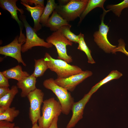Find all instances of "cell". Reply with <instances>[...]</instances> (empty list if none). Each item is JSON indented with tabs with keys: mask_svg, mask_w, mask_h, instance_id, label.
<instances>
[{
	"mask_svg": "<svg viewBox=\"0 0 128 128\" xmlns=\"http://www.w3.org/2000/svg\"><path fill=\"white\" fill-rule=\"evenodd\" d=\"M71 25L70 24L64 25L58 30L69 41L75 43H78L79 37L78 35H77L70 30Z\"/></svg>",
	"mask_w": 128,
	"mask_h": 128,
	"instance_id": "cb8c5ba5",
	"label": "cell"
},
{
	"mask_svg": "<svg viewBox=\"0 0 128 128\" xmlns=\"http://www.w3.org/2000/svg\"><path fill=\"white\" fill-rule=\"evenodd\" d=\"M107 12H104L101 18V23L99 27V30L93 34L94 41L100 48L105 53H113L117 47L111 44L107 38V34L109 27L104 21V17Z\"/></svg>",
	"mask_w": 128,
	"mask_h": 128,
	"instance_id": "ba28073f",
	"label": "cell"
},
{
	"mask_svg": "<svg viewBox=\"0 0 128 128\" xmlns=\"http://www.w3.org/2000/svg\"><path fill=\"white\" fill-rule=\"evenodd\" d=\"M88 0H70L64 5H57L55 9L68 22L80 17L85 9Z\"/></svg>",
	"mask_w": 128,
	"mask_h": 128,
	"instance_id": "277c9868",
	"label": "cell"
},
{
	"mask_svg": "<svg viewBox=\"0 0 128 128\" xmlns=\"http://www.w3.org/2000/svg\"><path fill=\"white\" fill-rule=\"evenodd\" d=\"M15 126L14 123L5 120L0 121V128H14Z\"/></svg>",
	"mask_w": 128,
	"mask_h": 128,
	"instance_id": "f1b7e54d",
	"label": "cell"
},
{
	"mask_svg": "<svg viewBox=\"0 0 128 128\" xmlns=\"http://www.w3.org/2000/svg\"><path fill=\"white\" fill-rule=\"evenodd\" d=\"M106 8L116 16L119 17L122 10L125 8H128V0H124L117 4L108 5Z\"/></svg>",
	"mask_w": 128,
	"mask_h": 128,
	"instance_id": "d4e9b609",
	"label": "cell"
},
{
	"mask_svg": "<svg viewBox=\"0 0 128 128\" xmlns=\"http://www.w3.org/2000/svg\"><path fill=\"white\" fill-rule=\"evenodd\" d=\"M58 117H56L53 119L50 126L48 128H58L57 122Z\"/></svg>",
	"mask_w": 128,
	"mask_h": 128,
	"instance_id": "4dcf8cb0",
	"label": "cell"
},
{
	"mask_svg": "<svg viewBox=\"0 0 128 128\" xmlns=\"http://www.w3.org/2000/svg\"><path fill=\"white\" fill-rule=\"evenodd\" d=\"M44 58L48 69L55 72L58 78H67L84 71L78 66L70 65L63 60L53 58L47 52L45 53Z\"/></svg>",
	"mask_w": 128,
	"mask_h": 128,
	"instance_id": "6da1fadb",
	"label": "cell"
},
{
	"mask_svg": "<svg viewBox=\"0 0 128 128\" xmlns=\"http://www.w3.org/2000/svg\"><path fill=\"white\" fill-rule=\"evenodd\" d=\"M19 36H17L10 43L0 47V54L5 56L10 57L15 59L18 63L26 66L22 59L21 55L22 46L23 45L19 40Z\"/></svg>",
	"mask_w": 128,
	"mask_h": 128,
	"instance_id": "30bf717a",
	"label": "cell"
},
{
	"mask_svg": "<svg viewBox=\"0 0 128 128\" xmlns=\"http://www.w3.org/2000/svg\"><path fill=\"white\" fill-rule=\"evenodd\" d=\"M32 128H41L38 125L37 123H36L32 124Z\"/></svg>",
	"mask_w": 128,
	"mask_h": 128,
	"instance_id": "d6a6232c",
	"label": "cell"
},
{
	"mask_svg": "<svg viewBox=\"0 0 128 128\" xmlns=\"http://www.w3.org/2000/svg\"><path fill=\"white\" fill-rule=\"evenodd\" d=\"M10 89L9 87H0V98L7 93L9 91Z\"/></svg>",
	"mask_w": 128,
	"mask_h": 128,
	"instance_id": "f546056e",
	"label": "cell"
},
{
	"mask_svg": "<svg viewBox=\"0 0 128 128\" xmlns=\"http://www.w3.org/2000/svg\"><path fill=\"white\" fill-rule=\"evenodd\" d=\"M78 35L79 40L77 49L85 53L87 56L88 63L91 64L95 63V62L91 55V51L87 46L85 41L84 35L80 32Z\"/></svg>",
	"mask_w": 128,
	"mask_h": 128,
	"instance_id": "7402d4cb",
	"label": "cell"
},
{
	"mask_svg": "<svg viewBox=\"0 0 128 128\" xmlns=\"http://www.w3.org/2000/svg\"><path fill=\"white\" fill-rule=\"evenodd\" d=\"M36 78L32 74L23 80L18 81L17 86L21 90V96L22 98L27 97L31 92L37 88L36 84Z\"/></svg>",
	"mask_w": 128,
	"mask_h": 128,
	"instance_id": "4fadbf2b",
	"label": "cell"
},
{
	"mask_svg": "<svg viewBox=\"0 0 128 128\" xmlns=\"http://www.w3.org/2000/svg\"><path fill=\"white\" fill-rule=\"evenodd\" d=\"M122 75L121 73L117 70L112 71L107 76L93 87L88 93L92 95L103 85L112 80L119 79Z\"/></svg>",
	"mask_w": 128,
	"mask_h": 128,
	"instance_id": "e0dca14e",
	"label": "cell"
},
{
	"mask_svg": "<svg viewBox=\"0 0 128 128\" xmlns=\"http://www.w3.org/2000/svg\"><path fill=\"white\" fill-rule=\"evenodd\" d=\"M69 0H59L58 1L59 4L62 5H65L68 3L70 1Z\"/></svg>",
	"mask_w": 128,
	"mask_h": 128,
	"instance_id": "1f68e13d",
	"label": "cell"
},
{
	"mask_svg": "<svg viewBox=\"0 0 128 128\" xmlns=\"http://www.w3.org/2000/svg\"><path fill=\"white\" fill-rule=\"evenodd\" d=\"M44 94L42 90L37 88L27 96L30 105L29 118L32 124L37 123L41 116V107L44 101Z\"/></svg>",
	"mask_w": 128,
	"mask_h": 128,
	"instance_id": "52a82bcc",
	"label": "cell"
},
{
	"mask_svg": "<svg viewBox=\"0 0 128 128\" xmlns=\"http://www.w3.org/2000/svg\"><path fill=\"white\" fill-rule=\"evenodd\" d=\"M8 79L4 75L2 72H0V87H9L10 85Z\"/></svg>",
	"mask_w": 128,
	"mask_h": 128,
	"instance_id": "83f0119b",
	"label": "cell"
},
{
	"mask_svg": "<svg viewBox=\"0 0 128 128\" xmlns=\"http://www.w3.org/2000/svg\"><path fill=\"white\" fill-rule=\"evenodd\" d=\"M17 0H0V6L4 10H7L11 14L12 18L16 20L18 24L20 30H22L23 23L20 20L17 14V11H18L20 14H23L24 11L22 9L18 8L16 6Z\"/></svg>",
	"mask_w": 128,
	"mask_h": 128,
	"instance_id": "7c38bea8",
	"label": "cell"
},
{
	"mask_svg": "<svg viewBox=\"0 0 128 128\" xmlns=\"http://www.w3.org/2000/svg\"><path fill=\"white\" fill-rule=\"evenodd\" d=\"M69 24L55 10L48 19L45 26L54 32L58 30L62 26Z\"/></svg>",
	"mask_w": 128,
	"mask_h": 128,
	"instance_id": "9a60e30c",
	"label": "cell"
},
{
	"mask_svg": "<svg viewBox=\"0 0 128 128\" xmlns=\"http://www.w3.org/2000/svg\"><path fill=\"white\" fill-rule=\"evenodd\" d=\"M21 3L26 8L25 9L31 14L34 21L33 28L36 32L40 29L42 27L40 23L41 18L44 11L45 7L38 5L34 7H31L29 5L24 3L21 2Z\"/></svg>",
	"mask_w": 128,
	"mask_h": 128,
	"instance_id": "5bb4252c",
	"label": "cell"
},
{
	"mask_svg": "<svg viewBox=\"0 0 128 128\" xmlns=\"http://www.w3.org/2000/svg\"><path fill=\"white\" fill-rule=\"evenodd\" d=\"M2 72L4 75L8 79H14L18 81L23 80L30 75L27 72L23 71L21 66L19 65Z\"/></svg>",
	"mask_w": 128,
	"mask_h": 128,
	"instance_id": "2e32d148",
	"label": "cell"
},
{
	"mask_svg": "<svg viewBox=\"0 0 128 128\" xmlns=\"http://www.w3.org/2000/svg\"><path fill=\"white\" fill-rule=\"evenodd\" d=\"M43 103L42 115L38 120V125L41 128H48L54 119L62 113L61 106L59 101L54 97L44 101Z\"/></svg>",
	"mask_w": 128,
	"mask_h": 128,
	"instance_id": "3957f363",
	"label": "cell"
},
{
	"mask_svg": "<svg viewBox=\"0 0 128 128\" xmlns=\"http://www.w3.org/2000/svg\"><path fill=\"white\" fill-rule=\"evenodd\" d=\"M46 42L55 47L58 54V59L63 60L68 63L73 61L71 56L67 53V46H72L73 43L69 41L58 30L54 32L46 40Z\"/></svg>",
	"mask_w": 128,
	"mask_h": 128,
	"instance_id": "8992f818",
	"label": "cell"
},
{
	"mask_svg": "<svg viewBox=\"0 0 128 128\" xmlns=\"http://www.w3.org/2000/svg\"><path fill=\"white\" fill-rule=\"evenodd\" d=\"M92 72L90 71H84L79 74L73 75L68 77L58 78L54 80L55 83L68 91L72 92L76 86L87 78L92 75Z\"/></svg>",
	"mask_w": 128,
	"mask_h": 128,
	"instance_id": "9c48e42d",
	"label": "cell"
},
{
	"mask_svg": "<svg viewBox=\"0 0 128 128\" xmlns=\"http://www.w3.org/2000/svg\"><path fill=\"white\" fill-rule=\"evenodd\" d=\"M19 113V110L16 109L15 107H9L3 114L0 115V121L5 120L12 122Z\"/></svg>",
	"mask_w": 128,
	"mask_h": 128,
	"instance_id": "603a6c76",
	"label": "cell"
},
{
	"mask_svg": "<svg viewBox=\"0 0 128 128\" xmlns=\"http://www.w3.org/2000/svg\"><path fill=\"white\" fill-rule=\"evenodd\" d=\"M58 4L54 0H48L43 12L41 18L40 23L42 26H45L49 16L55 9Z\"/></svg>",
	"mask_w": 128,
	"mask_h": 128,
	"instance_id": "ffe728a7",
	"label": "cell"
},
{
	"mask_svg": "<svg viewBox=\"0 0 128 128\" xmlns=\"http://www.w3.org/2000/svg\"><path fill=\"white\" fill-rule=\"evenodd\" d=\"M43 85L46 89L51 91L57 96L61 105L62 113L65 115L69 114L74 102L70 92L56 84L53 78L45 80Z\"/></svg>",
	"mask_w": 128,
	"mask_h": 128,
	"instance_id": "7a4b0ae2",
	"label": "cell"
},
{
	"mask_svg": "<svg viewBox=\"0 0 128 128\" xmlns=\"http://www.w3.org/2000/svg\"><path fill=\"white\" fill-rule=\"evenodd\" d=\"M91 96L88 93L85 95L81 100L74 103L71 110L72 116L66 126V128L74 127L78 122L82 118L85 105Z\"/></svg>",
	"mask_w": 128,
	"mask_h": 128,
	"instance_id": "8fae6325",
	"label": "cell"
},
{
	"mask_svg": "<svg viewBox=\"0 0 128 128\" xmlns=\"http://www.w3.org/2000/svg\"><path fill=\"white\" fill-rule=\"evenodd\" d=\"M19 17L25 28L26 36V42L22 46L21 52H25L35 46H40L47 48L53 47L52 44L45 41L43 39L38 36L33 28L27 22L25 16L20 14Z\"/></svg>",
	"mask_w": 128,
	"mask_h": 128,
	"instance_id": "5b68a950",
	"label": "cell"
},
{
	"mask_svg": "<svg viewBox=\"0 0 128 128\" xmlns=\"http://www.w3.org/2000/svg\"><path fill=\"white\" fill-rule=\"evenodd\" d=\"M18 92V88L17 86H12L9 92L0 98V106L6 108L10 107L15 95Z\"/></svg>",
	"mask_w": 128,
	"mask_h": 128,
	"instance_id": "d6986e66",
	"label": "cell"
},
{
	"mask_svg": "<svg viewBox=\"0 0 128 128\" xmlns=\"http://www.w3.org/2000/svg\"><path fill=\"white\" fill-rule=\"evenodd\" d=\"M34 70L32 74L37 78L43 76L48 68L44 58L38 59H34Z\"/></svg>",
	"mask_w": 128,
	"mask_h": 128,
	"instance_id": "44dd1931",
	"label": "cell"
},
{
	"mask_svg": "<svg viewBox=\"0 0 128 128\" xmlns=\"http://www.w3.org/2000/svg\"><path fill=\"white\" fill-rule=\"evenodd\" d=\"M14 128H21L18 126L15 127Z\"/></svg>",
	"mask_w": 128,
	"mask_h": 128,
	"instance_id": "836d02e7",
	"label": "cell"
},
{
	"mask_svg": "<svg viewBox=\"0 0 128 128\" xmlns=\"http://www.w3.org/2000/svg\"><path fill=\"white\" fill-rule=\"evenodd\" d=\"M105 0H88L87 5L83 12L80 17L79 23H80L87 15L91 10L94 8L99 7L102 9L103 12L109 11V10H106L104 7V4Z\"/></svg>",
	"mask_w": 128,
	"mask_h": 128,
	"instance_id": "ac0fdd59",
	"label": "cell"
},
{
	"mask_svg": "<svg viewBox=\"0 0 128 128\" xmlns=\"http://www.w3.org/2000/svg\"><path fill=\"white\" fill-rule=\"evenodd\" d=\"M21 2L28 5H32L34 4L35 6L38 5L45 7L44 0H21Z\"/></svg>",
	"mask_w": 128,
	"mask_h": 128,
	"instance_id": "4316f807",
	"label": "cell"
},
{
	"mask_svg": "<svg viewBox=\"0 0 128 128\" xmlns=\"http://www.w3.org/2000/svg\"><path fill=\"white\" fill-rule=\"evenodd\" d=\"M118 45L114 49L113 51L114 53L115 54L116 52L119 51L123 53L128 56V52L125 49V44L123 40L120 39L118 40Z\"/></svg>",
	"mask_w": 128,
	"mask_h": 128,
	"instance_id": "484cf974",
	"label": "cell"
}]
</instances>
